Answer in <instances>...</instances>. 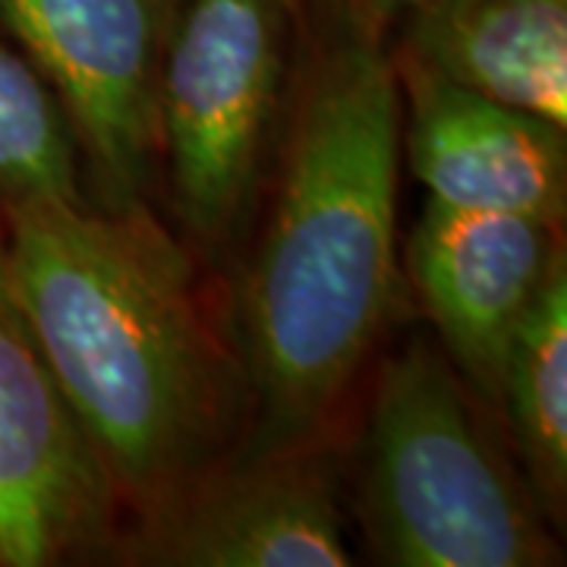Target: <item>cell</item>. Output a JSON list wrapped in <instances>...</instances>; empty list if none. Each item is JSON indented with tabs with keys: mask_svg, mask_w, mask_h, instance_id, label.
<instances>
[{
	"mask_svg": "<svg viewBox=\"0 0 567 567\" xmlns=\"http://www.w3.org/2000/svg\"><path fill=\"white\" fill-rule=\"evenodd\" d=\"M0 268L123 524L240 445L249 388L234 334L148 205H10Z\"/></svg>",
	"mask_w": 567,
	"mask_h": 567,
	"instance_id": "obj_2",
	"label": "cell"
},
{
	"mask_svg": "<svg viewBox=\"0 0 567 567\" xmlns=\"http://www.w3.org/2000/svg\"><path fill=\"white\" fill-rule=\"evenodd\" d=\"M404 259L445 357L498 420L507 350L548 278L567 265L565 227L429 199Z\"/></svg>",
	"mask_w": 567,
	"mask_h": 567,
	"instance_id": "obj_8",
	"label": "cell"
},
{
	"mask_svg": "<svg viewBox=\"0 0 567 567\" xmlns=\"http://www.w3.org/2000/svg\"><path fill=\"white\" fill-rule=\"evenodd\" d=\"M177 0H0V41L39 73L76 136L89 199L148 205L155 80Z\"/></svg>",
	"mask_w": 567,
	"mask_h": 567,
	"instance_id": "obj_5",
	"label": "cell"
},
{
	"mask_svg": "<svg viewBox=\"0 0 567 567\" xmlns=\"http://www.w3.org/2000/svg\"><path fill=\"white\" fill-rule=\"evenodd\" d=\"M278 181L240 275V442L322 439L401 290V85L388 39L306 22Z\"/></svg>",
	"mask_w": 567,
	"mask_h": 567,
	"instance_id": "obj_1",
	"label": "cell"
},
{
	"mask_svg": "<svg viewBox=\"0 0 567 567\" xmlns=\"http://www.w3.org/2000/svg\"><path fill=\"white\" fill-rule=\"evenodd\" d=\"M300 0H177L155 80L158 183L218 262L246 237L303 54Z\"/></svg>",
	"mask_w": 567,
	"mask_h": 567,
	"instance_id": "obj_4",
	"label": "cell"
},
{
	"mask_svg": "<svg viewBox=\"0 0 567 567\" xmlns=\"http://www.w3.org/2000/svg\"><path fill=\"white\" fill-rule=\"evenodd\" d=\"M394 70L404 111L401 145L432 203L565 227V126L398 58Z\"/></svg>",
	"mask_w": 567,
	"mask_h": 567,
	"instance_id": "obj_9",
	"label": "cell"
},
{
	"mask_svg": "<svg viewBox=\"0 0 567 567\" xmlns=\"http://www.w3.org/2000/svg\"><path fill=\"white\" fill-rule=\"evenodd\" d=\"M391 51L567 130V0H425Z\"/></svg>",
	"mask_w": 567,
	"mask_h": 567,
	"instance_id": "obj_10",
	"label": "cell"
},
{
	"mask_svg": "<svg viewBox=\"0 0 567 567\" xmlns=\"http://www.w3.org/2000/svg\"><path fill=\"white\" fill-rule=\"evenodd\" d=\"M123 511L0 268V567L111 558Z\"/></svg>",
	"mask_w": 567,
	"mask_h": 567,
	"instance_id": "obj_7",
	"label": "cell"
},
{
	"mask_svg": "<svg viewBox=\"0 0 567 567\" xmlns=\"http://www.w3.org/2000/svg\"><path fill=\"white\" fill-rule=\"evenodd\" d=\"M32 199L92 203L76 136L61 102L20 54L0 41V212Z\"/></svg>",
	"mask_w": 567,
	"mask_h": 567,
	"instance_id": "obj_12",
	"label": "cell"
},
{
	"mask_svg": "<svg viewBox=\"0 0 567 567\" xmlns=\"http://www.w3.org/2000/svg\"><path fill=\"white\" fill-rule=\"evenodd\" d=\"M114 561L152 567H347L341 473L328 435L240 442L123 524Z\"/></svg>",
	"mask_w": 567,
	"mask_h": 567,
	"instance_id": "obj_6",
	"label": "cell"
},
{
	"mask_svg": "<svg viewBox=\"0 0 567 567\" xmlns=\"http://www.w3.org/2000/svg\"><path fill=\"white\" fill-rule=\"evenodd\" d=\"M425 0H300L306 22H322V25H344L365 35L388 39L391 29L406 13H413Z\"/></svg>",
	"mask_w": 567,
	"mask_h": 567,
	"instance_id": "obj_13",
	"label": "cell"
},
{
	"mask_svg": "<svg viewBox=\"0 0 567 567\" xmlns=\"http://www.w3.org/2000/svg\"><path fill=\"white\" fill-rule=\"evenodd\" d=\"M488 416L425 338L382 363L360 483L363 539L379 565H561L555 527Z\"/></svg>",
	"mask_w": 567,
	"mask_h": 567,
	"instance_id": "obj_3",
	"label": "cell"
},
{
	"mask_svg": "<svg viewBox=\"0 0 567 567\" xmlns=\"http://www.w3.org/2000/svg\"><path fill=\"white\" fill-rule=\"evenodd\" d=\"M498 420L511 432L517 466L548 524L567 514V265L520 322L507 350Z\"/></svg>",
	"mask_w": 567,
	"mask_h": 567,
	"instance_id": "obj_11",
	"label": "cell"
}]
</instances>
